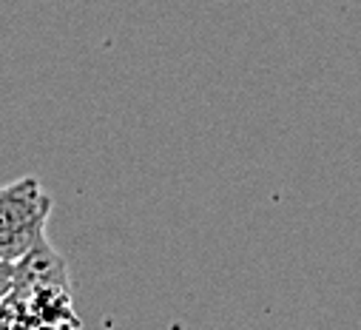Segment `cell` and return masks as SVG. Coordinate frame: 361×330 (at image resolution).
<instances>
[{
  "instance_id": "1",
  "label": "cell",
  "mask_w": 361,
  "mask_h": 330,
  "mask_svg": "<svg viewBox=\"0 0 361 330\" xmlns=\"http://www.w3.org/2000/svg\"><path fill=\"white\" fill-rule=\"evenodd\" d=\"M51 197L43 191L37 177H20L0 185V231H12L35 222H49Z\"/></svg>"
},
{
  "instance_id": "2",
  "label": "cell",
  "mask_w": 361,
  "mask_h": 330,
  "mask_svg": "<svg viewBox=\"0 0 361 330\" xmlns=\"http://www.w3.org/2000/svg\"><path fill=\"white\" fill-rule=\"evenodd\" d=\"M37 288H68L66 259L49 245L46 236L18 262V288L12 296H29Z\"/></svg>"
},
{
  "instance_id": "3",
  "label": "cell",
  "mask_w": 361,
  "mask_h": 330,
  "mask_svg": "<svg viewBox=\"0 0 361 330\" xmlns=\"http://www.w3.org/2000/svg\"><path fill=\"white\" fill-rule=\"evenodd\" d=\"M43 236H46V222L0 231V262H20Z\"/></svg>"
},
{
  "instance_id": "4",
  "label": "cell",
  "mask_w": 361,
  "mask_h": 330,
  "mask_svg": "<svg viewBox=\"0 0 361 330\" xmlns=\"http://www.w3.org/2000/svg\"><path fill=\"white\" fill-rule=\"evenodd\" d=\"M18 288V262H0V305Z\"/></svg>"
}]
</instances>
